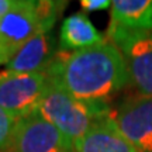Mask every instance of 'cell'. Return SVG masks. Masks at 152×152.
<instances>
[{
  "label": "cell",
  "instance_id": "obj_1",
  "mask_svg": "<svg viewBox=\"0 0 152 152\" xmlns=\"http://www.w3.org/2000/svg\"><path fill=\"white\" fill-rule=\"evenodd\" d=\"M47 76L73 97L86 102L106 103L130 83L124 58L109 39L75 52L58 51Z\"/></svg>",
  "mask_w": 152,
  "mask_h": 152
},
{
  "label": "cell",
  "instance_id": "obj_2",
  "mask_svg": "<svg viewBox=\"0 0 152 152\" xmlns=\"http://www.w3.org/2000/svg\"><path fill=\"white\" fill-rule=\"evenodd\" d=\"M35 113L75 145L94 125L109 118L113 111L104 102H86L73 97L48 79Z\"/></svg>",
  "mask_w": 152,
  "mask_h": 152
},
{
  "label": "cell",
  "instance_id": "obj_3",
  "mask_svg": "<svg viewBox=\"0 0 152 152\" xmlns=\"http://www.w3.org/2000/svg\"><path fill=\"white\" fill-rule=\"evenodd\" d=\"M42 31L45 30L38 13V1L16 0L13 9L0 18V66L6 65L28 39Z\"/></svg>",
  "mask_w": 152,
  "mask_h": 152
},
{
  "label": "cell",
  "instance_id": "obj_4",
  "mask_svg": "<svg viewBox=\"0 0 152 152\" xmlns=\"http://www.w3.org/2000/svg\"><path fill=\"white\" fill-rule=\"evenodd\" d=\"M3 152H75V147L51 123L34 113L17 121Z\"/></svg>",
  "mask_w": 152,
  "mask_h": 152
},
{
  "label": "cell",
  "instance_id": "obj_5",
  "mask_svg": "<svg viewBox=\"0 0 152 152\" xmlns=\"http://www.w3.org/2000/svg\"><path fill=\"white\" fill-rule=\"evenodd\" d=\"M109 41L124 58L130 85L140 96H152V31L120 34Z\"/></svg>",
  "mask_w": 152,
  "mask_h": 152
},
{
  "label": "cell",
  "instance_id": "obj_6",
  "mask_svg": "<svg viewBox=\"0 0 152 152\" xmlns=\"http://www.w3.org/2000/svg\"><path fill=\"white\" fill-rule=\"evenodd\" d=\"M47 85V73H0V107L17 120L28 117L37 111Z\"/></svg>",
  "mask_w": 152,
  "mask_h": 152
},
{
  "label": "cell",
  "instance_id": "obj_7",
  "mask_svg": "<svg viewBox=\"0 0 152 152\" xmlns=\"http://www.w3.org/2000/svg\"><path fill=\"white\" fill-rule=\"evenodd\" d=\"M111 117L137 152H152V96L127 99Z\"/></svg>",
  "mask_w": 152,
  "mask_h": 152
},
{
  "label": "cell",
  "instance_id": "obj_8",
  "mask_svg": "<svg viewBox=\"0 0 152 152\" xmlns=\"http://www.w3.org/2000/svg\"><path fill=\"white\" fill-rule=\"evenodd\" d=\"M56 54L55 41L51 31L35 34L23 45L0 73L4 75H33L47 73Z\"/></svg>",
  "mask_w": 152,
  "mask_h": 152
},
{
  "label": "cell",
  "instance_id": "obj_9",
  "mask_svg": "<svg viewBox=\"0 0 152 152\" xmlns=\"http://www.w3.org/2000/svg\"><path fill=\"white\" fill-rule=\"evenodd\" d=\"M110 9L107 38L152 31V0H114Z\"/></svg>",
  "mask_w": 152,
  "mask_h": 152
},
{
  "label": "cell",
  "instance_id": "obj_10",
  "mask_svg": "<svg viewBox=\"0 0 152 152\" xmlns=\"http://www.w3.org/2000/svg\"><path fill=\"white\" fill-rule=\"evenodd\" d=\"M73 147L75 152H137L132 144L120 132L111 115L94 125Z\"/></svg>",
  "mask_w": 152,
  "mask_h": 152
},
{
  "label": "cell",
  "instance_id": "obj_11",
  "mask_svg": "<svg viewBox=\"0 0 152 152\" xmlns=\"http://www.w3.org/2000/svg\"><path fill=\"white\" fill-rule=\"evenodd\" d=\"M106 41L103 34L99 33L89 17L83 13H75L66 17L59 34V44L62 51H80Z\"/></svg>",
  "mask_w": 152,
  "mask_h": 152
},
{
  "label": "cell",
  "instance_id": "obj_12",
  "mask_svg": "<svg viewBox=\"0 0 152 152\" xmlns=\"http://www.w3.org/2000/svg\"><path fill=\"white\" fill-rule=\"evenodd\" d=\"M17 121L18 120L0 107V149L1 151L6 149V147L9 145Z\"/></svg>",
  "mask_w": 152,
  "mask_h": 152
},
{
  "label": "cell",
  "instance_id": "obj_13",
  "mask_svg": "<svg viewBox=\"0 0 152 152\" xmlns=\"http://www.w3.org/2000/svg\"><path fill=\"white\" fill-rule=\"evenodd\" d=\"M80 6L86 11H97V10H107L111 7L110 0H82Z\"/></svg>",
  "mask_w": 152,
  "mask_h": 152
},
{
  "label": "cell",
  "instance_id": "obj_14",
  "mask_svg": "<svg viewBox=\"0 0 152 152\" xmlns=\"http://www.w3.org/2000/svg\"><path fill=\"white\" fill-rule=\"evenodd\" d=\"M16 0H0V18L13 9Z\"/></svg>",
  "mask_w": 152,
  "mask_h": 152
}]
</instances>
